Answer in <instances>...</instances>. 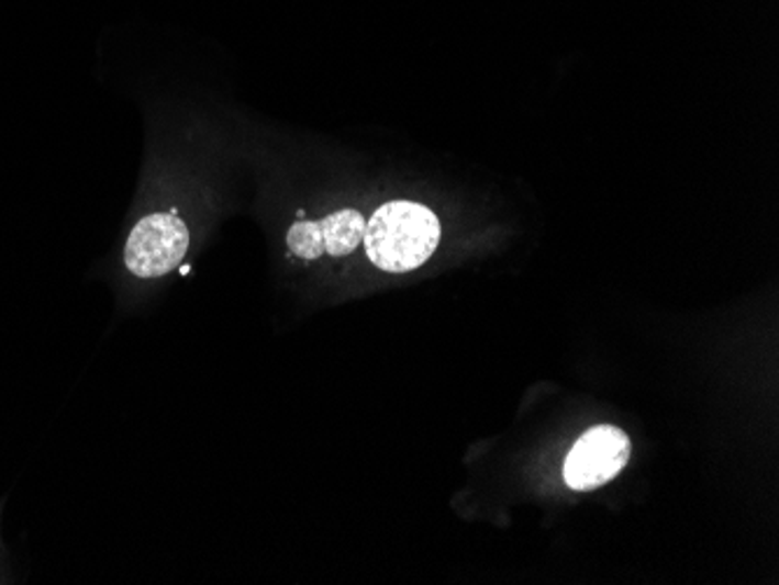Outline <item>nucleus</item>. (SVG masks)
Returning <instances> with one entry per match:
<instances>
[{"label":"nucleus","mask_w":779,"mask_h":585,"mask_svg":"<svg viewBox=\"0 0 779 585\" xmlns=\"http://www.w3.org/2000/svg\"><path fill=\"white\" fill-rule=\"evenodd\" d=\"M315 224H318V234H320L322 248H325V255L346 257L355 252L365 240L367 220L363 217V213L353 211V207L336 211Z\"/></svg>","instance_id":"obj_4"},{"label":"nucleus","mask_w":779,"mask_h":585,"mask_svg":"<svg viewBox=\"0 0 779 585\" xmlns=\"http://www.w3.org/2000/svg\"><path fill=\"white\" fill-rule=\"evenodd\" d=\"M631 452V439L619 427L600 425L588 429L565 458L563 476L567 487L577 493H591L614 481L628 464Z\"/></svg>","instance_id":"obj_3"},{"label":"nucleus","mask_w":779,"mask_h":585,"mask_svg":"<svg viewBox=\"0 0 779 585\" xmlns=\"http://www.w3.org/2000/svg\"><path fill=\"white\" fill-rule=\"evenodd\" d=\"M442 224L427 205L390 201L378 207L365 229V250L374 267L388 273L413 271L434 255Z\"/></svg>","instance_id":"obj_1"},{"label":"nucleus","mask_w":779,"mask_h":585,"mask_svg":"<svg viewBox=\"0 0 779 585\" xmlns=\"http://www.w3.org/2000/svg\"><path fill=\"white\" fill-rule=\"evenodd\" d=\"M189 248V229L176 213L143 217L126 240V269L138 278H162L182 263Z\"/></svg>","instance_id":"obj_2"},{"label":"nucleus","mask_w":779,"mask_h":585,"mask_svg":"<svg viewBox=\"0 0 779 585\" xmlns=\"http://www.w3.org/2000/svg\"><path fill=\"white\" fill-rule=\"evenodd\" d=\"M288 248L299 259H307V261L320 259L322 255H325V248H322V243H320L318 224L309 222V220L292 224L290 232H288Z\"/></svg>","instance_id":"obj_5"}]
</instances>
